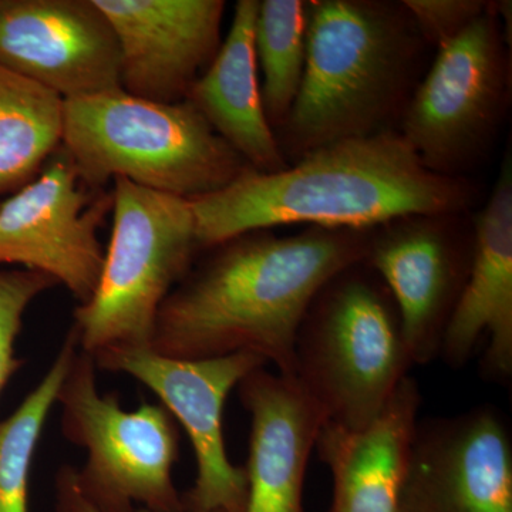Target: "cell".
Segmentation results:
<instances>
[{"mask_svg":"<svg viewBox=\"0 0 512 512\" xmlns=\"http://www.w3.org/2000/svg\"><path fill=\"white\" fill-rule=\"evenodd\" d=\"M370 232L254 231L210 248L161 305L151 349L181 360L251 353L293 377L296 335L313 298L365 261Z\"/></svg>","mask_w":512,"mask_h":512,"instance_id":"1","label":"cell"},{"mask_svg":"<svg viewBox=\"0 0 512 512\" xmlns=\"http://www.w3.org/2000/svg\"><path fill=\"white\" fill-rule=\"evenodd\" d=\"M474 198L470 180L429 170L389 130L320 147L279 173L251 168L190 204L198 244L210 249L281 225L370 231L413 215H463Z\"/></svg>","mask_w":512,"mask_h":512,"instance_id":"2","label":"cell"},{"mask_svg":"<svg viewBox=\"0 0 512 512\" xmlns=\"http://www.w3.org/2000/svg\"><path fill=\"white\" fill-rule=\"evenodd\" d=\"M298 97L276 131L286 161L394 130L419 80L424 42L403 2L309 0Z\"/></svg>","mask_w":512,"mask_h":512,"instance_id":"3","label":"cell"},{"mask_svg":"<svg viewBox=\"0 0 512 512\" xmlns=\"http://www.w3.org/2000/svg\"><path fill=\"white\" fill-rule=\"evenodd\" d=\"M60 147L84 184L126 178L188 201L251 170L190 101L156 103L123 89L64 101Z\"/></svg>","mask_w":512,"mask_h":512,"instance_id":"4","label":"cell"},{"mask_svg":"<svg viewBox=\"0 0 512 512\" xmlns=\"http://www.w3.org/2000/svg\"><path fill=\"white\" fill-rule=\"evenodd\" d=\"M412 366L396 303L365 261L320 288L296 335L293 379L326 423L365 429Z\"/></svg>","mask_w":512,"mask_h":512,"instance_id":"5","label":"cell"},{"mask_svg":"<svg viewBox=\"0 0 512 512\" xmlns=\"http://www.w3.org/2000/svg\"><path fill=\"white\" fill-rule=\"evenodd\" d=\"M113 228L92 298L74 311L79 348L94 357L151 348L158 311L195 264L190 201L113 180Z\"/></svg>","mask_w":512,"mask_h":512,"instance_id":"6","label":"cell"},{"mask_svg":"<svg viewBox=\"0 0 512 512\" xmlns=\"http://www.w3.org/2000/svg\"><path fill=\"white\" fill-rule=\"evenodd\" d=\"M57 403L64 437L87 450L77 481L101 512H136L137 504L151 512H185L173 481L180 431L163 404L126 412L119 396L100 392L96 363L80 348Z\"/></svg>","mask_w":512,"mask_h":512,"instance_id":"7","label":"cell"},{"mask_svg":"<svg viewBox=\"0 0 512 512\" xmlns=\"http://www.w3.org/2000/svg\"><path fill=\"white\" fill-rule=\"evenodd\" d=\"M510 90V55L490 2L461 35L437 47L403 110L400 134L429 170L464 177L494 143Z\"/></svg>","mask_w":512,"mask_h":512,"instance_id":"8","label":"cell"},{"mask_svg":"<svg viewBox=\"0 0 512 512\" xmlns=\"http://www.w3.org/2000/svg\"><path fill=\"white\" fill-rule=\"evenodd\" d=\"M93 359L99 369L124 373L156 393L165 409L187 431L194 448L197 477L191 490L183 495L185 512L244 511L247 471L234 466L228 458L225 402L249 373L268 363L251 353L173 359L151 348L107 350Z\"/></svg>","mask_w":512,"mask_h":512,"instance_id":"9","label":"cell"},{"mask_svg":"<svg viewBox=\"0 0 512 512\" xmlns=\"http://www.w3.org/2000/svg\"><path fill=\"white\" fill-rule=\"evenodd\" d=\"M62 147L40 173L0 202V266L19 265L66 286L79 305L90 301L104 255L99 228L113 195L92 200Z\"/></svg>","mask_w":512,"mask_h":512,"instance_id":"10","label":"cell"},{"mask_svg":"<svg viewBox=\"0 0 512 512\" xmlns=\"http://www.w3.org/2000/svg\"><path fill=\"white\" fill-rule=\"evenodd\" d=\"M461 215H413L370 232L365 264L389 289L413 365L439 357L474 252Z\"/></svg>","mask_w":512,"mask_h":512,"instance_id":"11","label":"cell"},{"mask_svg":"<svg viewBox=\"0 0 512 512\" xmlns=\"http://www.w3.org/2000/svg\"><path fill=\"white\" fill-rule=\"evenodd\" d=\"M397 512H512V439L495 407L417 421Z\"/></svg>","mask_w":512,"mask_h":512,"instance_id":"12","label":"cell"},{"mask_svg":"<svg viewBox=\"0 0 512 512\" xmlns=\"http://www.w3.org/2000/svg\"><path fill=\"white\" fill-rule=\"evenodd\" d=\"M0 64L64 101L121 90L119 43L94 0H0Z\"/></svg>","mask_w":512,"mask_h":512,"instance_id":"13","label":"cell"},{"mask_svg":"<svg viewBox=\"0 0 512 512\" xmlns=\"http://www.w3.org/2000/svg\"><path fill=\"white\" fill-rule=\"evenodd\" d=\"M121 59V89L138 99L187 100L222 45V0H94Z\"/></svg>","mask_w":512,"mask_h":512,"instance_id":"14","label":"cell"},{"mask_svg":"<svg viewBox=\"0 0 512 512\" xmlns=\"http://www.w3.org/2000/svg\"><path fill=\"white\" fill-rule=\"evenodd\" d=\"M470 274L448 320L439 357L460 369L487 336L481 372L507 384L512 377V164L504 158L487 204L473 221Z\"/></svg>","mask_w":512,"mask_h":512,"instance_id":"15","label":"cell"},{"mask_svg":"<svg viewBox=\"0 0 512 512\" xmlns=\"http://www.w3.org/2000/svg\"><path fill=\"white\" fill-rule=\"evenodd\" d=\"M238 393L251 416L242 512H305L306 470L323 414L293 377L265 367L249 373Z\"/></svg>","mask_w":512,"mask_h":512,"instance_id":"16","label":"cell"},{"mask_svg":"<svg viewBox=\"0 0 512 512\" xmlns=\"http://www.w3.org/2000/svg\"><path fill=\"white\" fill-rule=\"evenodd\" d=\"M420 403L419 384L407 376L365 429L322 424L315 450L332 474L329 512H397Z\"/></svg>","mask_w":512,"mask_h":512,"instance_id":"17","label":"cell"},{"mask_svg":"<svg viewBox=\"0 0 512 512\" xmlns=\"http://www.w3.org/2000/svg\"><path fill=\"white\" fill-rule=\"evenodd\" d=\"M258 8L259 0L237 2L227 37L187 100L252 170L274 174L289 164L262 101L255 52Z\"/></svg>","mask_w":512,"mask_h":512,"instance_id":"18","label":"cell"},{"mask_svg":"<svg viewBox=\"0 0 512 512\" xmlns=\"http://www.w3.org/2000/svg\"><path fill=\"white\" fill-rule=\"evenodd\" d=\"M64 100L0 64V195L19 191L62 146Z\"/></svg>","mask_w":512,"mask_h":512,"instance_id":"19","label":"cell"},{"mask_svg":"<svg viewBox=\"0 0 512 512\" xmlns=\"http://www.w3.org/2000/svg\"><path fill=\"white\" fill-rule=\"evenodd\" d=\"M79 350L70 329L45 377L8 419L0 421V512H29V478L37 444Z\"/></svg>","mask_w":512,"mask_h":512,"instance_id":"20","label":"cell"},{"mask_svg":"<svg viewBox=\"0 0 512 512\" xmlns=\"http://www.w3.org/2000/svg\"><path fill=\"white\" fill-rule=\"evenodd\" d=\"M306 2L262 0L255 22L256 60L266 119L281 130L301 89L306 62Z\"/></svg>","mask_w":512,"mask_h":512,"instance_id":"21","label":"cell"},{"mask_svg":"<svg viewBox=\"0 0 512 512\" xmlns=\"http://www.w3.org/2000/svg\"><path fill=\"white\" fill-rule=\"evenodd\" d=\"M56 285L40 272L0 268V393L23 365V360L16 356V340L26 309L37 296Z\"/></svg>","mask_w":512,"mask_h":512,"instance_id":"22","label":"cell"},{"mask_svg":"<svg viewBox=\"0 0 512 512\" xmlns=\"http://www.w3.org/2000/svg\"><path fill=\"white\" fill-rule=\"evenodd\" d=\"M414 25L427 45L440 47L461 35L484 15L483 0H403Z\"/></svg>","mask_w":512,"mask_h":512,"instance_id":"23","label":"cell"},{"mask_svg":"<svg viewBox=\"0 0 512 512\" xmlns=\"http://www.w3.org/2000/svg\"><path fill=\"white\" fill-rule=\"evenodd\" d=\"M56 512H101L84 495L79 481H77V468L69 466V464H64L56 476ZM136 512L151 511L140 508Z\"/></svg>","mask_w":512,"mask_h":512,"instance_id":"24","label":"cell"}]
</instances>
